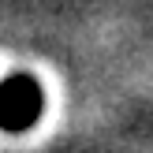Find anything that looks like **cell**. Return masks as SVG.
<instances>
[{"instance_id": "obj_1", "label": "cell", "mask_w": 153, "mask_h": 153, "mask_svg": "<svg viewBox=\"0 0 153 153\" xmlns=\"http://www.w3.org/2000/svg\"><path fill=\"white\" fill-rule=\"evenodd\" d=\"M41 108H45V94L37 86V79L11 75L7 82H0V131L7 134L30 131L41 116Z\"/></svg>"}]
</instances>
